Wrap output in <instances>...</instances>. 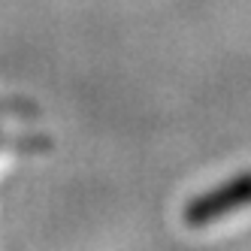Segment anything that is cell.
Listing matches in <instances>:
<instances>
[{
  "label": "cell",
  "mask_w": 251,
  "mask_h": 251,
  "mask_svg": "<svg viewBox=\"0 0 251 251\" xmlns=\"http://www.w3.org/2000/svg\"><path fill=\"white\" fill-rule=\"evenodd\" d=\"M248 203H251V173L236 176V178H230L227 185L197 197L191 203V209L185 212V218L191 224H206V221H215V218H224V215L236 212V209H245Z\"/></svg>",
  "instance_id": "6da1fadb"
}]
</instances>
